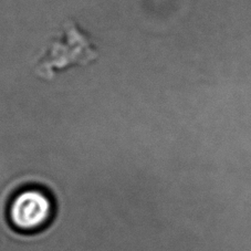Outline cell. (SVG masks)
Here are the masks:
<instances>
[{
    "instance_id": "obj_1",
    "label": "cell",
    "mask_w": 251,
    "mask_h": 251,
    "mask_svg": "<svg viewBox=\"0 0 251 251\" xmlns=\"http://www.w3.org/2000/svg\"><path fill=\"white\" fill-rule=\"evenodd\" d=\"M99 53L88 33L73 20L63 25L60 36L55 37L37 61L34 70L46 80H52L59 72L71 67H86L98 59Z\"/></svg>"
},
{
    "instance_id": "obj_2",
    "label": "cell",
    "mask_w": 251,
    "mask_h": 251,
    "mask_svg": "<svg viewBox=\"0 0 251 251\" xmlns=\"http://www.w3.org/2000/svg\"><path fill=\"white\" fill-rule=\"evenodd\" d=\"M52 215V201L42 190L28 188L12 198L9 219L14 227L23 231H34L42 228Z\"/></svg>"
}]
</instances>
